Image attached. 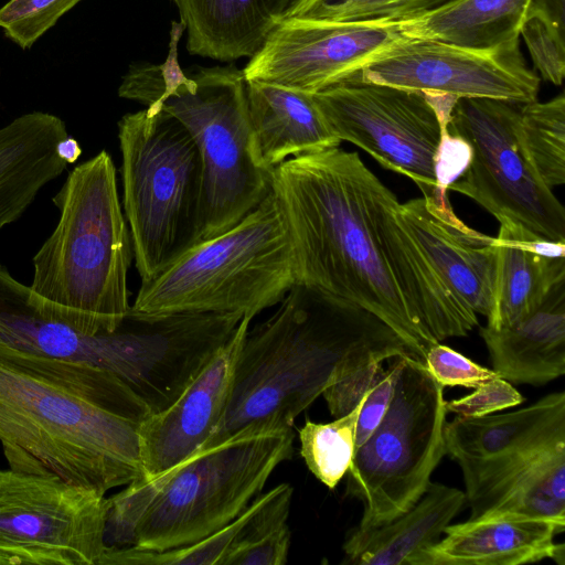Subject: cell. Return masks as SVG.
Segmentation results:
<instances>
[{
    "label": "cell",
    "mask_w": 565,
    "mask_h": 565,
    "mask_svg": "<svg viewBox=\"0 0 565 565\" xmlns=\"http://www.w3.org/2000/svg\"><path fill=\"white\" fill-rule=\"evenodd\" d=\"M269 178L297 284L372 312L423 362L431 344L479 324L429 263L402 203L356 152L334 147L289 158Z\"/></svg>",
    "instance_id": "6da1fadb"
},
{
    "label": "cell",
    "mask_w": 565,
    "mask_h": 565,
    "mask_svg": "<svg viewBox=\"0 0 565 565\" xmlns=\"http://www.w3.org/2000/svg\"><path fill=\"white\" fill-rule=\"evenodd\" d=\"M151 414L107 370L0 342V443L13 470L106 494L142 477L139 424Z\"/></svg>",
    "instance_id": "7a4b0ae2"
},
{
    "label": "cell",
    "mask_w": 565,
    "mask_h": 565,
    "mask_svg": "<svg viewBox=\"0 0 565 565\" xmlns=\"http://www.w3.org/2000/svg\"><path fill=\"white\" fill-rule=\"evenodd\" d=\"M242 344L224 414L199 450L245 430L292 427L337 377L395 356L418 359L384 321L296 284Z\"/></svg>",
    "instance_id": "3957f363"
},
{
    "label": "cell",
    "mask_w": 565,
    "mask_h": 565,
    "mask_svg": "<svg viewBox=\"0 0 565 565\" xmlns=\"http://www.w3.org/2000/svg\"><path fill=\"white\" fill-rule=\"evenodd\" d=\"M52 201L60 218L33 257L29 300L84 334L113 332L130 311L134 249L110 154L74 167Z\"/></svg>",
    "instance_id": "277c9868"
},
{
    "label": "cell",
    "mask_w": 565,
    "mask_h": 565,
    "mask_svg": "<svg viewBox=\"0 0 565 565\" xmlns=\"http://www.w3.org/2000/svg\"><path fill=\"white\" fill-rule=\"evenodd\" d=\"M292 427L245 430L107 498L106 547L166 551L236 519L292 454Z\"/></svg>",
    "instance_id": "5b68a950"
},
{
    "label": "cell",
    "mask_w": 565,
    "mask_h": 565,
    "mask_svg": "<svg viewBox=\"0 0 565 565\" xmlns=\"http://www.w3.org/2000/svg\"><path fill=\"white\" fill-rule=\"evenodd\" d=\"M172 24L166 62L131 65L118 95L146 106L158 104L194 139L202 161L203 241L234 226L256 209L271 190L270 178L253 160L243 71L217 66L184 74L177 58L184 25Z\"/></svg>",
    "instance_id": "8992f818"
},
{
    "label": "cell",
    "mask_w": 565,
    "mask_h": 565,
    "mask_svg": "<svg viewBox=\"0 0 565 565\" xmlns=\"http://www.w3.org/2000/svg\"><path fill=\"white\" fill-rule=\"evenodd\" d=\"M297 284L288 228L274 193L234 226L191 246L141 284L130 312L140 317L236 313L253 319Z\"/></svg>",
    "instance_id": "52a82bcc"
},
{
    "label": "cell",
    "mask_w": 565,
    "mask_h": 565,
    "mask_svg": "<svg viewBox=\"0 0 565 565\" xmlns=\"http://www.w3.org/2000/svg\"><path fill=\"white\" fill-rule=\"evenodd\" d=\"M122 211L141 284L200 241L202 161L186 128L158 104L118 122Z\"/></svg>",
    "instance_id": "ba28073f"
},
{
    "label": "cell",
    "mask_w": 565,
    "mask_h": 565,
    "mask_svg": "<svg viewBox=\"0 0 565 565\" xmlns=\"http://www.w3.org/2000/svg\"><path fill=\"white\" fill-rule=\"evenodd\" d=\"M444 388L423 361L401 356L388 408L347 472L345 494L363 503L359 527L393 520L427 490L446 455Z\"/></svg>",
    "instance_id": "9c48e42d"
},
{
    "label": "cell",
    "mask_w": 565,
    "mask_h": 565,
    "mask_svg": "<svg viewBox=\"0 0 565 565\" xmlns=\"http://www.w3.org/2000/svg\"><path fill=\"white\" fill-rule=\"evenodd\" d=\"M340 141L408 177L423 198L452 207L438 181V158L457 97L364 82L351 74L311 94Z\"/></svg>",
    "instance_id": "30bf717a"
},
{
    "label": "cell",
    "mask_w": 565,
    "mask_h": 565,
    "mask_svg": "<svg viewBox=\"0 0 565 565\" xmlns=\"http://www.w3.org/2000/svg\"><path fill=\"white\" fill-rule=\"evenodd\" d=\"M521 105L482 97L456 100L447 131L468 145L470 157L448 191L470 198L504 228L565 242V209L523 146Z\"/></svg>",
    "instance_id": "8fae6325"
},
{
    "label": "cell",
    "mask_w": 565,
    "mask_h": 565,
    "mask_svg": "<svg viewBox=\"0 0 565 565\" xmlns=\"http://www.w3.org/2000/svg\"><path fill=\"white\" fill-rule=\"evenodd\" d=\"M106 516L103 493L0 469V565H97Z\"/></svg>",
    "instance_id": "7c38bea8"
},
{
    "label": "cell",
    "mask_w": 565,
    "mask_h": 565,
    "mask_svg": "<svg viewBox=\"0 0 565 565\" xmlns=\"http://www.w3.org/2000/svg\"><path fill=\"white\" fill-rule=\"evenodd\" d=\"M364 82L460 97L526 104L536 100L540 78L520 41L473 50L435 41L405 40L353 73Z\"/></svg>",
    "instance_id": "4fadbf2b"
},
{
    "label": "cell",
    "mask_w": 565,
    "mask_h": 565,
    "mask_svg": "<svg viewBox=\"0 0 565 565\" xmlns=\"http://www.w3.org/2000/svg\"><path fill=\"white\" fill-rule=\"evenodd\" d=\"M405 40L395 20L289 19L249 58L243 74L246 81L315 94Z\"/></svg>",
    "instance_id": "5bb4252c"
},
{
    "label": "cell",
    "mask_w": 565,
    "mask_h": 565,
    "mask_svg": "<svg viewBox=\"0 0 565 565\" xmlns=\"http://www.w3.org/2000/svg\"><path fill=\"white\" fill-rule=\"evenodd\" d=\"M252 319L243 317L232 337L205 362L164 409L139 424L142 477L160 476L196 452L227 406L237 358Z\"/></svg>",
    "instance_id": "9a60e30c"
},
{
    "label": "cell",
    "mask_w": 565,
    "mask_h": 565,
    "mask_svg": "<svg viewBox=\"0 0 565 565\" xmlns=\"http://www.w3.org/2000/svg\"><path fill=\"white\" fill-rule=\"evenodd\" d=\"M469 520L565 522V438L482 460H459Z\"/></svg>",
    "instance_id": "2e32d148"
},
{
    "label": "cell",
    "mask_w": 565,
    "mask_h": 565,
    "mask_svg": "<svg viewBox=\"0 0 565 565\" xmlns=\"http://www.w3.org/2000/svg\"><path fill=\"white\" fill-rule=\"evenodd\" d=\"M402 215L444 282L477 315L488 318L495 279L494 237L466 225L452 207L425 198L401 204Z\"/></svg>",
    "instance_id": "e0dca14e"
},
{
    "label": "cell",
    "mask_w": 565,
    "mask_h": 565,
    "mask_svg": "<svg viewBox=\"0 0 565 565\" xmlns=\"http://www.w3.org/2000/svg\"><path fill=\"white\" fill-rule=\"evenodd\" d=\"M565 527L530 518L473 519L445 527L444 539L419 551L408 565H521L552 558L564 565Z\"/></svg>",
    "instance_id": "ac0fdd59"
},
{
    "label": "cell",
    "mask_w": 565,
    "mask_h": 565,
    "mask_svg": "<svg viewBox=\"0 0 565 565\" xmlns=\"http://www.w3.org/2000/svg\"><path fill=\"white\" fill-rule=\"evenodd\" d=\"M254 163L265 172L294 157L339 147L311 94L246 81Z\"/></svg>",
    "instance_id": "d6986e66"
},
{
    "label": "cell",
    "mask_w": 565,
    "mask_h": 565,
    "mask_svg": "<svg viewBox=\"0 0 565 565\" xmlns=\"http://www.w3.org/2000/svg\"><path fill=\"white\" fill-rule=\"evenodd\" d=\"M191 54L220 61L252 57L305 0H172Z\"/></svg>",
    "instance_id": "ffe728a7"
},
{
    "label": "cell",
    "mask_w": 565,
    "mask_h": 565,
    "mask_svg": "<svg viewBox=\"0 0 565 565\" xmlns=\"http://www.w3.org/2000/svg\"><path fill=\"white\" fill-rule=\"evenodd\" d=\"M492 370L511 384L543 385L565 373V279L531 313L500 329L480 328Z\"/></svg>",
    "instance_id": "44dd1931"
},
{
    "label": "cell",
    "mask_w": 565,
    "mask_h": 565,
    "mask_svg": "<svg viewBox=\"0 0 565 565\" xmlns=\"http://www.w3.org/2000/svg\"><path fill=\"white\" fill-rule=\"evenodd\" d=\"M67 135L64 121L32 111L0 127V230L17 221L67 163L57 143Z\"/></svg>",
    "instance_id": "7402d4cb"
},
{
    "label": "cell",
    "mask_w": 565,
    "mask_h": 565,
    "mask_svg": "<svg viewBox=\"0 0 565 565\" xmlns=\"http://www.w3.org/2000/svg\"><path fill=\"white\" fill-rule=\"evenodd\" d=\"M495 279L487 327H508L534 311L565 279V242L539 239L500 226Z\"/></svg>",
    "instance_id": "603a6c76"
},
{
    "label": "cell",
    "mask_w": 565,
    "mask_h": 565,
    "mask_svg": "<svg viewBox=\"0 0 565 565\" xmlns=\"http://www.w3.org/2000/svg\"><path fill=\"white\" fill-rule=\"evenodd\" d=\"M465 504L463 491L430 482L408 511L381 525L354 529L343 544L342 564L408 565L419 551L440 540Z\"/></svg>",
    "instance_id": "cb8c5ba5"
},
{
    "label": "cell",
    "mask_w": 565,
    "mask_h": 565,
    "mask_svg": "<svg viewBox=\"0 0 565 565\" xmlns=\"http://www.w3.org/2000/svg\"><path fill=\"white\" fill-rule=\"evenodd\" d=\"M446 455L482 460L565 438V393L554 392L535 403L499 415L456 416L445 425Z\"/></svg>",
    "instance_id": "d4e9b609"
},
{
    "label": "cell",
    "mask_w": 565,
    "mask_h": 565,
    "mask_svg": "<svg viewBox=\"0 0 565 565\" xmlns=\"http://www.w3.org/2000/svg\"><path fill=\"white\" fill-rule=\"evenodd\" d=\"M530 0H451L395 20L407 40L492 50L519 41Z\"/></svg>",
    "instance_id": "484cf974"
},
{
    "label": "cell",
    "mask_w": 565,
    "mask_h": 565,
    "mask_svg": "<svg viewBox=\"0 0 565 565\" xmlns=\"http://www.w3.org/2000/svg\"><path fill=\"white\" fill-rule=\"evenodd\" d=\"M292 491L284 482L259 493L236 519L193 544L166 551L106 547L97 565H220L238 545L287 523Z\"/></svg>",
    "instance_id": "4316f807"
},
{
    "label": "cell",
    "mask_w": 565,
    "mask_h": 565,
    "mask_svg": "<svg viewBox=\"0 0 565 565\" xmlns=\"http://www.w3.org/2000/svg\"><path fill=\"white\" fill-rule=\"evenodd\" d=\"M521 135L540 178L553 189L565 182V97L521 105Z\"/></svg>",
    "instance_id": "83f0119b"
},
{
    "label": "cell",
    "mask_w": 565,
    "mask_h": 565,
    "mask_svg": "<svg viewBox=\"0 0 565 565\" xmlns=\"http://www.w3.org/2000/svg\"><path fill=\"white\" fill-rule=\"evenodd\" d=\"M362 403L330 423L307 418L299 429L302 459L310 472L330 490L335 489L353 461L356 420Z\"/></svg>",
    "instance_id": "f1b7e54d"
},
{
    "label": "cell",
    "mask_w": 565,
    "mask_h": 565,
    "mask_svg": "<svg viewBox=\"0 0 565 565\" xmlns=\"http://www.w3.org/2000/svg\"><path fill=\"white\" fill-rule=\"evenodd\" d=\"M451 0H305L291 19L351 22L398 20Z\"/></svg>",
    "instance_id": "f546056e"
},
{
    "label": "cell",
    "mask_w": 565,
    "mask_h": 565,
    "mask_svg": "<svg viewBox=\"0 0 565 565\" xmlns=\"http://www.w3.org/2000/svg\"><path fill=\"white\" fill-rule=\"evenodd\" d=\"M82 0H9L0 8V28L22 50L30 49Z\"/></svg>",
    "instance_id": "4dcf8cb0"
},
{
    "label": "cell",
    "mask_w": 565,
    "mask_h": 565,
    "mask_svg": "<svg viewBox=\"0 0 565 565\" xmlns=\"http://www.w3.org/2000/svg\"><path fill=\"white\" fill-rule=\"evenodd\" d=\"M520 35L541 77L554 85H561L565 74V32L525 13Z\"/></svg>",
    "instance_id": "1f68e13d"
},
{
    "label": "cell",
    "mask_w": 565,
    "mask_h": 565,
    "mask_svg": "<svg viewBox=\"0 0 565 565\" xmlns=\"http://www.w3.org/2000/svg\"><path fill=\"white\" fill-rule=\"evenodd\" d=\"M424 365L444 387L476 388L483 382L499 376L494 370L479 365L440 342H436L427 349Z\"/></svg>",
    "instance_id": "d6a6232c"
},
{
    "label": "cell",
    "mask_w": 565,
    "mask_h": 565,
    "mask_svg": "<svg viewBox=\"0 0 565 565\" xmlns=\"http://www.w3.org/2000/svg\"><path fill=\"white\" fill-rule=\"evenodd\" d=\"M522 394L500 376L478 385L471 394L445 403L446 411L460 417L477 418L518 406Z\"/></svg>",
    "instance_id": "836d02e7"
},
{
    "label": "cell",
    "mask_w": 565,
    "mask_h": 565,
    "mask_svg": "<svg viewBox=\"0 0 565 565\" xmlns=\"http://www.w3.org/2000/svg\"><path fill=\"white\" fill-rule=\"evenodd\" d=\"M384 371L383 362H374L332 381L322 392L331 415L337 418L353 411L362 403Z\"/></svg>",
    "instance_id": "e575fe53"
},
{
    "label": "cell",
    "mask_w": 565,
    "mask_h": 565,
    "mask_svg": "<svg viewBox=\"0 0 565 565\" xmlns=\"http://www.w3.org/2000/svg\"><path fill=\"white\" fill-rule=\"evenodd\" d=\"M289 547L290 530L285 523L238 545L220 565H285Z\"/></svg>",
    "instance_id": "d590c367"
},
{
    "label": "cell",
    "mask_w": 565,
    "mask_h": 565,
    "mask_svg": "<svg viewBox=\"0 0 565 565\" xmlns=\"http://www.w3.org/2000/svg\"><path fill=\"white\" fill-rule=\"evenodd\" d=\"M401 356L391 359L392 362L362 403L356 420L355 449L373 434L388 408L401 366Z\"/></svg>",
    "instance_id": "8d00e7d4"
},
{
    "label": "cell",
    "mask_w": 565,
    "mask_h": 565,
    "mask_svg": "<svg viewBox=\"0 0 565 565\" xmlns=\"http://www.w3.org/2000/svg\"><path fill=\"white\" fill-rule=\"evenodd\" d=\"M58 156L67 163H75L82 154L78 141L72 136H66L56 147Z\"/></svg>",
    "instance_id": "74e56055"
}]
</instances>
